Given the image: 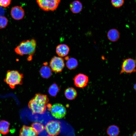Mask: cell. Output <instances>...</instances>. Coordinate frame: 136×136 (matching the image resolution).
Here are the masks:
<instances>
[{"instance_id": "cell-1", "label": "cell", "mask_w": 136, "mask_h": 136, "mask_svg": "<svg viewBox=\"0 0 136 136\" xmlns=\"http://www.w3.org/2000/svg\"><path fill=\"white\" fill-rule=\"evenodd\" d=\"M49 100L47 95L37 93L29 101L28 107L33 114H43L46 110Z\"/></svg>"}, {"instance_id": "cell-2", "label": "cell", "mask_w": 136, "mask_h": 136, "mask_svg": "<svg viewBox=\"0 0 136 136\" xmlns=\"http://www.w3.org/2000/svg\"><path fill=\"white\" fill-rule=\"evenodd\" d=\"M36 46L37 42L34 39L24 40L15 48L14 51L17 54L20 56L28 55L27 59L30 61L35 53Z\"/></svg>"}, {"instance_id": "cell-3", "label": "cell", "mask_w": 136, "mask_h": 136, "mask_svg": "<svg viewBox=\"0 0 136 136\" xmlns=\"http://www.w3.org/2000/svg\"><path fill=\"white\" fill-rule=\"evenodd\" d=\"M23 75L18 71L9 70L7 71L4 81L12 89H14L17 85L23 83Z\"/></svg>"}, {"instance_id": "cell-4", "label": "cell", "mask_w": 136, "mask_h": 136, "mask_svg": "<svg viewBox=\"0 0 136 136\" xmlns=\"http://www.w3.org/2000/svg\"><path fill=\"white\" fill-rule=\"evenodd\" d=\"M60 0H37L41 9L45 11H53L58 7Z\"/></svg>"}, {"instance_id": "cell-5", "label": "cell", "mask_w": 136, "mask_h": 136, "mask_svg": "<svg viewBox=\"0 0 136 136\" xmlns=\"http://www.w3.org/2000/svg\"><path fill=\"white\" fill-rule=\"evenodd\" d=\"M120 74H131L136 72V60L128 58L123 60Z\"/></svg>"}, {"instance_id": "cell-6", "label": "cell", "mask_w": 136, "mask_h": 136, "mask_svg": "<svg viewBox=\"0 0 136 136\" xmlns=\"http://www.w3.org/2000/svg\"><path fill=\"white\" fill-rule=\"evenodd\" d=\"M44 128L49 135L57 136L60 132L61 123L57 120H51L47 123Z\"/></svg>"}, {"instance_id": "cell-7", "label": "cell", "mask_w": 136, "mask_h": 136, "mask_svg": "<svg viewBox=\"0 0 136 136\" xmlns=\"http://www.w3.org/2000/svg\"><path fill=\"white\" fill-rule=\"evenodd\" d=\"M49 65L52 71L55 73H59L62 72L65 64L64 60L62 58L55 56L51 59Z\"/></svg>"}, {"instance_id": "cell-8", "label": "cell", "mask_w": 136, "mask_h": 136, "mask_svg": "<svg viewBox=\"0 0 136 136\" xmlns=\"http://www.w3.org/2000/svg\"><path fill=\"white\" fill-rule=\"evenodd\" d=\"M50 111L52 116L58 119L63 118L66 113V110L65 107L59 103L55 104L52 106Z\"/></svg>"}, {"instance_id": "cell-9", "label": "cell", "mask_w": 136, "mask_h": 136, "mask_svg": "<svg viewBox=\"0 0 136 136\" xmlns=\"http://www.w3.org/2000/svg\"><path fill=\"white\" fill-rule=\"evenodd\" d=\"M75 85L77 87L82 88L86 87L89 82L88 77L82 73L76 75L73 79Z\"/></svg>"}, {"instance_id": "cell-10", "label": "cell", "mask_w": 136, "mask_h": 136, "mask_svg": "<svg viewBox=\"0 0 136 136\" xmlns=\"http://www.w3.org/2000/svg\"><path fill=\"white\" fill-rule=\"evenodd\" d=\"M11 14L12 18L15 20H19L22 19L25 13L23 9L20 6H16L11 9Z\"/></svg>"}, {"instance_id": "cell-11", "label": "cell", "mask_w": 136, "mask_h": 136, "mask_svg": "<svg viewBox=\"0 0 136 136\" xmlns=\"http://www.w3.org/2000/svg\"><path fill=\"white\" fill-rule=\"evenodd\" d=\"M38 133L31 127L23 125L19 131V136H37Z\"/></svg>"}, {"instance_id": "cell-12", "label": "cell", "mask_w": 136, "mask_h": 136, "mask_svg": "<svg viewBox=\"0 0 136 136\" xmlns=\"http://www.w3.org/2000/svg\"><path fill=\"white\" fill-rule=\"evenodd\" d=\"M70 50V48L67 45L61 44L57 46L56 51L58 56L61 57L66 56L68 54Z\"/></svg>"}, {"instance_id": "cell-13", "label": "cell", "mask_w": 136, "mask_h": 136, "mask_svg": "<svg viewBox=\"0 0 136 136\" xmlns=\"http://www.w3.org/2000/svg\"><path fill=\"white\" fill-rule=\"evenodd\" d=\"M107 37L110 41L112 42H115L119 39L120 37V33L117 29L112 28L108 31Z\"/></svg>"}, {"instance_id": "cell-14", "label": "cell", "mask_w": 136, "mask_h": 136, "mask_svg": "<svg viewBox=\"0 0 136 136\" xmlns=\"http://www.w3.org/2000/svg\"><path fill=\"white\" fill-rule=\"evenodd\" d=\"M70 9L74 13L77 14L80 12L83 9L82 3L78 0L75 1L70 4Z\"/></svg>"}, {"instance_id": "cell-15", "label": "cell", "mask_w": 136, "mask_h": 136, "mask_svg": "<svg viewBox=\"0 0 136 136\" xmlns=\"http://www.w3.org/2000/svg\"><path fill=\"white\" fill-rule=\"evenodd\" d=\"M45 63L44 65L41 68L40 73L43 78L47 79L50 77L52 74V70L50 67L47 65Z\"/></svg>"}, {"instance_id": "cell-16", "label": "cell", "mask_w": 136, "mask_h": 136, "mask_svg": "<svg viewBox=\"0 0 136 136\" xmlns=\"http://www.w3.org/2000/svg\"><path fill=\"white\" fill-rule=\"evenodd\" d=\"M64 95L67 99L72 100L76 97L77 93L76 90L74 88L70 87L65 90Z\"/></svg>"}, {"instance_id": "cell-17", "label": "cell", "mask_w": 136, "mask_h": 136, "mask_svg": "<svg viewBox=\"0 0 136 136\" xmlns=\"http://www.w3.org/2000/svg\"><path fill=\"white\" fill-rule=\"evenodd\" d=\"M10 123L6 120L0 121V133L3 135L8 134L9 132Z\"/></svg>"}, {"instance_id": "cell-18", "label": "cell", "mask_w": 136, "mask_h": 136, "mask_svg": "<svg viewBox=\"0 0 136 136\" xmlns=\"http://www.w3.org/2000/svg\"><path fill=\"white\" fill-rule=\"evenodd\" d=\"M119 127L115 125L109 126L107 130V133L109 136H118L120 133Z\"/></svg>"}, {"instance_id": "cell-19", "label": "cell", "mask_w": 136, "mask_h": 136, "mask_svg": "<svg viewBox=\"0 0 136 136\" xmlns=\"http://www.w3.org/2000/svg\"><path fill=\"white\" fill-rule=\"evenodd\" d=\"M78 65V62L77 59L74 58H69L66 63L67 67L69 70L76 69Z\"/></svg>"}, {"instance_id": "cell-20", "label": "cell", "mask_w": 136, "mask_h": 136, "mask_svg": "<svg viewBox=\"0 0 136 136\" xmlns=\"http://www.w3.org/2000/svg\"><path fill=\"white\" fill-rule=\"evenodd\" d=\"M60 90V88L58 85L55 83L52 84L48 89L49 94L52 96H55L57 95Z\"/></svg>"}, {"instance_id": "cell-21", "label": "cell", "mask_w": 136, "mask_h": 136, "mask_svg": "<svg viewBox=\"0 0 136 136\" xmlns=\"http://www.w3.org/2000/svg\"><path fill=\"white\" fill-rule=\"evenodd\" d=\"M31 127L38 133L43 131L44 128L43 125L40 123L35 122L33 123Z\"/></svg>"}, {"instance_id": "cell-22", "label": "cell", "mask_w": 136, "mask_h": 136, "mask_svg": "<svg viewBox=\"0 0 136 136\" xmlns=\"http://www.w3.org/2000/svg\"><path fill=\"white\" fill-rule=\"evenodd\" d=\"M8 22V20L6 17L0 16V29L5 28L7 25Z\"/></svg>"}, {"instance_id": "cell-23", "label": "cell", "mask_w": 136, "mask_h": 136, "mask_svg": "<svg viewBox=\"0 0 136 136\" xmlns=\"http://www.w3.org/2000/svg\"><path fill=\"white\" fill-rule=\"evenodd\" d=\"M111 2L113 7L118 8L123 5L124 3V0H111Z\"/></svg>"}, {"instance_id": "cell-24", "label": "cell", "mask_w": 136, "mask_h": 136, "mask_svg": "<svg viewBox=\"0 0 136 136\" xmlns=\"http://www.w3.org/2000/svg\"><path fill=\"white\" fill-rule=\"evenodd\" d=\"M11 0H0V6L4 7L8 6L10 4Z\"/></svg>"}, {"instance_id": "cell-25", "label": "cell", "mask_w": 136, "mask_h": 136, "mask_svg": "<svg viewBox=\"0 0 136 136\" xmlns=\"http://www.w3.org/2000/svg\"><path fill=\"white\" fill-rule=\"evenodd\" d=\"M4 13V11L3 9L0 6V16H2Z\"/></svg>"}, {"instance_id": "cell-26", "label": "cell", "mask_w": 136, "mask_h": 136, "mask_svg": "<svg viewBox=\"0 0 136 136\" xmlns=\"http://www.w3.org/2000/svg\"><path fill=\"white\" fill-rule=\"evenodd\" d=\"M132 136H136V131H135L133 133V134L132 135Z\"/></svg>"}, {"instance_id": "cell-27", "label": "cell", "mask_w": 136, "mask_h": 136, "mask_svg": "<svg viewBox=\"0 0 136 136\" xmlns=\"http://www.w3.org/2000/svg\"><path fill=\"white\" fill-rule=\"evenodd\" d=\"M52 136V135H48V136Z\"/></svg>"}]
</instances>
